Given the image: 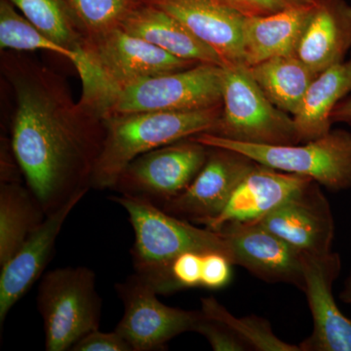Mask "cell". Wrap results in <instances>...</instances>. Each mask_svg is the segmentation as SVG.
Listing matches in <instances>:
<instances>
[{
	"label": "cell",
	"mask_w": 351,
	"mask_h": 351,
	"mask_svg": "<svg viewBox=\"0 0 351 351\" xmlns=\"http://www.w3.org/2000/svg\"><path fill=\"white\" fill-rule=\"evenodd\" d=\"M309 181L311 178L257 163L239 182L223 211L203 226L218 232L226 223H256Z\"/></svg>",
	"instance_id": "e0dca14e"
},
{
	"label": "cell",
	"mask_w": 351,
	"mask_h": 351,
	"mask_svg": "<svg viewBox=\"0 0 351 351\" xmlns=\"http://www.w3.org/2000/svg\"><path fill=\"white\" fill-rule=\"evenodd\" d=\"M246 18L269 15L293 7L313 5L315 0H221Z\"/></svg>",
	"instance_id": "4dcf8cb0"
},
{
	"label": "cell",
	"mask_w": 351,
	"mask_h": 351,
	"mask_svg": "<svg viewBox=\"0 0 351 351\" xmlns=\"http://www.w3.org/2000/svg\"><path fill=\"white\" fill-rule=\"evenodd\" d=\"M115 291L124 306V314L115 330L133 351L163 350L176 337L195 332L201 311H186L166 306L157 298L156 289L137 274Z\"/></svg>",
	"instance_id": "30bf717a"
},
{
	"label": "cell",
	"mask_w": 351,
	"mask_h": 351,
	"mask_svg": "<svg viewBox=\"0 0 351 351\" xmlns=\"http://www.w3.org/2000/svg\"><path fill=\"white\" fill-rule=\"evenodd\" d=\"M1 71L15 94L11 149L48 216L91 189L105 119L75 101L61 75L20 52L4 50Z\"/></svg>",
	"instance_id": "6da1fadb"
},
{
	"label": "cell",
	"mask_w": 351,
	"mask_h": 351,
	"mask_svg": "<svg viewBox=\"0 0 351 351\" xmlns=\"http://www.w3.org/2000/svg\"><path fill=\"white\" fill-rule=\"evenodd\" d=\"M71 350L73 351H133L130 345L117 330L101 332L95 330L82 337Z\"/></svg>",
	"instance_id": "1f68e13d"
},
{
	"label": "cell",
	"mask_w": 351,
	"mask_h": 351,
	"mask_svg": "<svg viewBox=\"0 0 351 351\" xmlns=\"http://www.w3.org/2000/svg\"><path fill=\"white\" fill-rule=\"evenodd\" d=\"M233 263L225 254L209 252L203 254L201 287L218 290L228 285L232 278Z\"/></svg>",
	"instance_id": "f546056e"
},
{
	"label": "cell",
	"mask_w": 351,
	"mask_h": 351,
	"mask_svg": "<svg viewBox=\"0 0 351 351\" xmlns=\"http://www.w3.org/2000/svg\"><path fill=\"white\" fill-rule=\"evenodd\" d=\"M198 64L173 56L121 27L83 40L77 62L82 88L119 85Z\"/></svg>",
	"instance_id": "52a82bcc"
},
{
	"label": "cell",
	"mask_w": 351,
	"mask_h": 351,
	"mask_svg": "<svg viewBox=\"0 0 351 351\" xmlns=\"http://www.w3.org/2000/svg\"><path fill=\"white\" fill-rule=\"evenodd\" d=\"M351 93V56L318 73L307 89L301 108L294 119L300 142L326 135L332 130L335 108Z\"/></svg>",
	"instance_id": "44dd1931"
},
{
	"label": "cell",
	"mask_w": 351,
	"mask_h": 351,
	"mask_svg": "<svg viewBox=\"0 0 351 351\" xmlns=\"http://www.w3.org/2000/svg\"><path fill=\"white\" fill-rule=\"evenodd\" d=\"M351 49V6L345 0H316L295 55L316 75L345 61Z\"/></svg>",
	"instance_id": "ac0fdd59"
},
{
	"label": "cell",
	"mask_w": 351,
	"mask_h": 351,
	"mask_svg": "<svg viewBox=\"0 0 351 351\" xmlns=\"http://www.w3.org/2000/svg\"><path fill=\"white\" fill-rule=\"evenodd\" d=\"M200 311L207 317L225 323L250 350L302 351L299 346L286 343L274 334L269 321L258 316L237 317L213 297L201 299Z\"/></svg>",
	"instance_id": "484cf974"
},
{
	"label": "cell",
	"mask_w": 351,
	"mask_h": 351,
	"mask_svg": "<svg viewBox=\"0 0 351 351\" xmlns=\"http://www.w3.org/2000/svg\"><path fill=\"white\" fill-rule=\"evenodd\" d=\"M208 154L209 147L191 138L163 145L132 160L112 189L161 207L189 188Z\"/></svg>",
	"instance_id": "9c48e42d"
},
{
	"label": "cell",
	"mask_w": 351,
	"mask_h": 351,
	"mask_svg": "<svg viewBox=\"0 0 351 351\" xmlns=\"http://www.w3.org/2000/svg\"><path fill=\"white\" fill-rule=\"evenodd\" d=\"M257 162L232 149L209 147L207 160L189 188L163 204L164 211L195 225L218 216Z\"/></svg>",
	"instance_id": "7c38bea8"
},
{
	"label": "cell",
	"mask_w": 351,
	"mask_h": 351,
	"mask_svg": "<svg viewBox=\"0 0 351 351\" xmlns=\"http://www.w3.org/2000/svg\"><path fill=\"white\" fill-rule=\"evenodd\" d=\"M339 299L345 304L351 306V270L348 278H346L345 286H343V289L339 294Z\"/></svg>",
	"instance_id": "836d02e7"
},
{
	"label": "cell",
	"mask_w": 351,
	"mask_h": 351,
	"mask_svg": "<svg viewBox=\"0 0 351 351\" xmlns=\"http://www.w3.org/2000/svg\"><path fill=\"white\" fill-rule=\"evenodd\" d=\"M223 235L233 265H239L267 283L304 288V254L257 223H230Z\"/></svg>",
	"instance_id": "8fae6325"
},
{
	"label": "cell",
	"mask_w": 351,
	"mask_h": 351,
	"mask_svg": "<svg viewBox=\"0 0 351 351\" xmlns=\"http://www.w3.org/2000/svg\"><path fill=\"white\" fill-rule=\"evenodd\" d=\"M223 66L191 68L119 85L82 88L80 101L103 119L138 112H186L223 105Z\"/></svg>",
	"instance_id": "3957f363"
},
{
	"label": "cell",
	"mask_w": 351,
	"mask_h": 351,
	"mask_svg": "<svg viewBox=\"0 0 351 351\" xmlns=\"http://www.w3.org/2000/svg\"><path fill=\"white\" fill-rule=\"evenodd\" d=\"M247 68L267 98L292 117L317 75L295 55L271 58Z\"/></svg>",
	"instance_id": "7402d4cb"
},
{
	"label": "cell",
	"mask_w": 351,
	"mask_h": 351,
	"mask_svg": "<svg viewBox=\"0 0 351 351\" xmlns=\"http://www.w3.org/2000/svg\"><path fill=\"white\" fill-rule=\"evenodd\" d=\"M195 332L202 335L215 351L250 350L249 346L225 323L207 317L203 313L196 324Z\"/></svg>",
	"instance_id": "83f0119b"
},
{
	"label": "cell",
	"mask_w": 351,
	"mask_h": 351,
	"mask_svg": "<svg viewBox=\"0 0 351 351\" xmlns=\"http://www.w3.org/2000/svg\"><path fill=\"white\" fill-rule=\"evenodd\" d=\"M223 105L186 112H138L105 119L106 138L92 178L91 189H112L136 157L193 137L212 133Z\"/></svg>",
	"instance_id": "277c9868"
},
{
	"label": "cell",
	"mask_w": 351,
	"mask_h": 351,
	"mask_svg": "<svg viewBox=\"0 0 351 351\" xmlns=\"http://www.w3.org/2000/svg\"><path fill=\"white\" fill-rule=\"evenodd\" d=\"M315 3L293 7L269 15L245 18V66H253L271 58L295 55L302 32Z\"/></svg>",
	"instance_id": "ffe728a7"
},
{
	"label": "cell",
	"mask_w": 351,
	"mask_h": 351,
	"mask_svg": "<svg viewBox=\"0 0 351 351\" xmlns=\"http://www.w3.org/2000/svg\"><path fill=\"white\" fill-rule=\"evenodd\" d=\"M203 254L205 253L186 252L176 258L171 265V279L174 292L201 287Z\"/></svg>",
	"instance_id": "f1b7e54d"
},
{
	"label": "cell",
	"mask_w": 351,
	"mask_h": 351,
	"mask_svg": "<svg viewBox=\"0 0 351 351\" xmlns=\"http://www.w3.org/2000/svg\"><path fill=\"white\" fill-rule=\"evenodd\" d=\"M210 134L249 144L301 143L292 115L267 98L243 64L223 66V110Z\"/></svg>",
	"instance_id": "ba28073f"
},
{
	"label": "cell",
	"mask_w": 351,
	"mask_h": 351,
	"mask_svg": "<svg viewBox=\"0 0 351 351\" xmlns=\"http://www.w3.org/2000/svg\"><path fill=\"white\" fill-rule=\"evenodd\" d=\"M142 1L151 2V1H154V0H142Z\"/></svg>",
	"instance_id": "e575fe53"
},
{
	"label": "cell",
	"mask_w": 351,
	"mask_h": 351,
	"mask_svg": "<svg viewBox=\"0 0 351 351\" xmlns=\"http://www.w3.org/2000/svg\"><path fill=\"white\" fill-rule=\"evenodd\" d=\"M257 223L304 255L332 252L335 219L331 205L320 184L313 180Z\"/></svg>",
	"instance_id": "4fadbf2b"
},
{
	"label": "cell",
	"mask_w": 351,
	"mask_h": 351,
	"mask_svg": "<svg viewBox=\"0 0 351 351\" xmlns=\"http://www.w3.org/2000/svg\"><path fill=\"white\" fill-rule=\"evenodd\" d=\"M332 123H346L351 125V98L343 100L335 108L331 114Z\"/></svg>",
	"instance_id": "d6a6232c"
},
{
	"label": "cell",
	"mask_w": 351,
	"mask_h": 351,
	"mask_svg": "<svg viewBox=\"0 0 351 351\" xmlns=\"http://www.w3.org/2000/svg\"><path fill=\"white\" fill-rule=\"evenodd\" d=\"M120 27L180 59L223 66L218 55L195 38L179 20L149 2H141Z\"/></svg>",
	"instance_id": "d6986e66"
},
{
	"label": "cell",
	"mask_w": 351,
	"mask_h": 351,
	"mask_svg": "<svg viewBox=\"0 0 351 351\" xmlns=\"http://www.w3.org/2000/svg\"><path fill=\"white\" fill-rule=\"evenodd\" d=\"M85 38L120 27L142 0H64Z\"/></svg>",
	"instance_id": "4316f807"
},
{
	"label": "cell",
	"mask_w": 351,
	"mask_h": 351,
	"mask_svg": "<svg viewBox=\"0 0 351 351\" xmlns=\"http://www.w3.org/2000/svg\"><path fill=\"white\" fill-rule=\"evenodd\" d=\"M85 195L75 196L64 206L48 215L43 223L27 237L0 272V323L11 309L43 276L55 244L69 214Z\"/></svg>",
	"instance_id": "9a60e30c"
},
{
	"label": "cell",
	"mask_w": 351,
	"mask_h": 351,
	"mask_svg": "<svg viewBox=\"0 0 351 351\" xmlns=\"http://www.w3.org/2000/svg\"><path fill=\"white\" fill-rule=\"evenodd\" d=\"M341 270L338 253L304 255V288L313 315L311 336L300 343L302 351H351V318L341 313L332 286Z\"/></svg>",
	"instance_id": "5bb4252c"
},
{
	"label": "cell",
	"mask_w": 351,
	"mask_h": 351,
	"mask_svg": "<svg viewBox=\"0 0 351 351\" xmlns=\"http://www.w3.org/2000/svg\"><path fill=\"white\" fill-rule=\"evenodd\" d=\"M0 47L15 52L43 50L61 55L75 64L80 53L64 47L43 34L8 0H0Z\"/></svg>",
	"instance_id": "d4e9b609"
},
{
	"label": "cell",
	"mask_w": 351,
	"mask_h": 351,
	"mask_svg": "<svg viewBox=\"0 0 351 351\" xmlns=\"http://www.w3.org/2000/svg\"><path fill=\"white\" fill-rule=\"evenodd\" d=\"M211 147L232 149L261 165L311 178L332 191L351 189V133L331 130L322 137L293 145L237 142L210 133L191 137Z\"/></svg>",
	"instance_id": "5b68a950"
},
{
	"label": "cell",
	"mask_w": 351,
	"mask_h": 351,
	"mask_svg": "<svg viewBox=\"0 0 351 351\" xmlns=\"http://www.w3.org/2000/svg\"><path fill=\"white\" fill-rule=\"evenodd\" d=\"M46 218L40 202L19 181L0 186V267L8 262Z\"/></svg>",
	"instance_id": "603a6c76"
},
{
	"label": "cell",
	"mask_w": 351,
	"mask_h": 351,
	"mask_svg": "<svg viewBox=\"0 0 351 351\" xmlns=\"http://www.w3.org/2000/svg\"><path fill=\"white\" fill-rule=\"evenodd\" d=\"M211 48L223 66L243 64L245 18L221 0H154Z\"/></svg>",
	"instance_id": "2e32d148"
},
{
	"label": "cell",
	"mask_w": 351,
	"mask_h": 351,
	"mask_svg": "<svg viewBox=\"0 0 351 351\" xmlns=\"http://www.w3.org/2000/svg\"><path fill=\"white\" fill-rule=\"evenodd\" d=\"M25 19L64 47L80 53L84 36L64 0H8Z\"/></svg>",
	"instance_id": "cb8c5ba5"
},
{
	"label": "cell",
	"mask_w": 351,
	"mask_h": 351,
	"mask_svg": "<svg viewBox=\"0 0 351 351\" xmlns=\"http://www.w3.org/2000/svg\"><path fill=\"white\" fill-rule=\"evenodd\" d=\"M38 307L45 350H71L82 337L100 328L101 299L96 274L86 267L50 270L39 284Z\"/></svg>",
	"instance_id": "8992f818"
},
{
	"label": "cell",
	"mask_w": 351,
	"mask_h": 351,
	"mask_svg": "<svg viewBox=\"0 0 351 351\" xmlns=\"http://www.w3.org/2000/svg\"><path fill=\"white\" fill-rule=\"evenodd\" d=\"M110 198L125 210L133 228L135 241L131 252L136 274L157 294L175 293L171 265L182 253L219 252L230 260L221 233L168 214L149 201L122 195Z\"/></svg>",
	"instance_id": "7a4b0ae2"
}]
</instances>
